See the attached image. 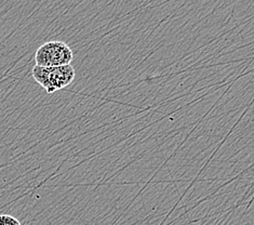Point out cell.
Wrapping results in <instances>:
<instances>
[{
	"mask_svg": "<svg viewBox=\"0 0 254 225\" xmlns=\"http://www.w3.org/2000/svg\"><path fill=\"white\" fill-rule=\"evenodd\" d=\"M0 225H22L16 218L9 215H0Z\"/></svg>",
	"mask_w": 254,
	"mask_h": 225,
	"instance_id": "3957f363",
	"label": "cell"
},
{
	"mask_svg": "<svg viewBox=\"0 0 254 225\" xmlns=\"http://www.w3.org/2000/svg\"><path fill=\"white\" fill-rule=\"evenodd\" d=\"M32 75L35 81L39 83L48 94H52L74 81L76 73L70 64L57 68H40L35 65Z\"/></svg>",
	"mask_w": 254,
	"mask_h": 225,
	"instance_id": "6da1fadb",
	"label": "cell"
},
{
	"mask_svg": "<svg viewBox=\"0 0 254 225\" xmlns=\"http://www.w3.org/2000/svg\"><path fill=\"white\" fill-rule=\"evenodd\" d=\"M74 58L70 47L64 41H48L41 45L35 53L36 66L57 68L69 65Z\"/></svg>",
	"mask_w": 254,
	"mask_h": 225,
	"instance_id": "7a4b0ae2",
	"label": "cell"
}]
</instances>
